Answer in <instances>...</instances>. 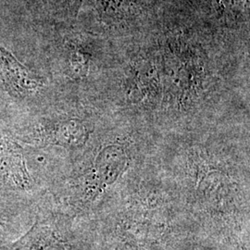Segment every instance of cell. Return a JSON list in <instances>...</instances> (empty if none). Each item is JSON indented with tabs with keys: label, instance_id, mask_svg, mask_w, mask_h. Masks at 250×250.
Returning <instances> with one entry per match:
<instances>
[{
	"label": "cell",
	"instance_id": "6da1fadb",
	"mask_svg": "<svg viewBox=\"0 0 250 250\" xmlns=\"http://www.w3.org/2000/svg\"><path fill=\"white\" fill-rule=\"evenodd\" d=\"M0 174L15 188L24 190L32 187L21 147L3 134H0Z\"/></svg>",
	"mask_w": 250,
	"mask_h": 250
},
{
	"label": "cell",
	"instance_id": "7a4b0ae2",
	"mask_svg": "<svg viewBox=\"0 0 250 250\" xmlns=\"http://www.w3.org/2000/svg\"><path fill=\"white\" fill-rule=\"evenodd\" d=\"M0 76L11 89L23 95L40 86L41 80L34 72L0 45Z\"/></svg>",
	"mask_w": 250,
	"mask_h": 250
},
{
	"label": "cell",
	"instance_id": "3957f363",
	"mask_svg": "<svg viewBox=\"0 0 250 250\" xmlns=\"http://www.w3.org/2000/svg\"><path fill=\"white\" fill-rule=\"evenodd\" d=\"M9 250H68L65 243L49 226L36 223Z\"/></svg>",
	"mask_w": 250,
	"mask_h": 250
},
{
	"label": "cell",
	"instance_id": "277c9868",
	"mask_svg": "<svg viewBox=\"0 0 250 250\" xmlns=\"http://www.w3.org/2000/svg\"><path fill=\"white\" fill-rule=\"evenodd\" d=\"M127 166V156L123 147L108 146L99 153L96 162V173L104 188L116 182Z\"/></svg>",
	"mask_w": 250,
	"mask_h": 250
},
{
	"label": "cell",
	"instance_id": "5b68a950",
	"mask_svg": "<svg viewBox=\"0 0 250 250\" xmlns=\"http://www.w3.org/2000/svg\"><path fill=\"white\" fill-rule=\"evenodd\" d=\"M1 221H2V220H1V219H0V224H2V222H1Z\"/></svg>",
	"mask_w": 250,
	"mask_h": 250
}]
</instances>
